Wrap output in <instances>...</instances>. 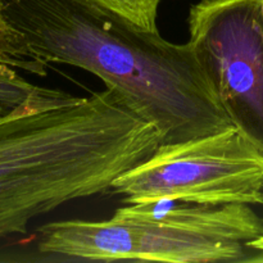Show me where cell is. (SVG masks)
Instances as JSON below:
<instances>
[{"label":"cell","instance_id":"cell-1","mask_svg":"<svg viewBox=\"0 0 263 263\" xmlns=\"http://www.w3.org/2000/svg\"><path fill=\"white\" fill-rule=\"evenodd\" d=\"M8 21L45 63L79 67L177 143L233 127L197 51L92 0H3Z\"/></svg>","mask_w":263,"mask_h":263},{"label":"cell","instance_id":"cell-8","mask_svg":"<svg viewBox=\"0 0 263 263\" xmlns=\"http://www.w3.org/2000/svg\"><path fill=\"white\" fill-rule=\"evenodd\" d=\"M261 243H263V234L261 236H259V238H257V239H254L253 241H251V243L248 244V247L249 248H251V247H253V246H256V244H261Z\"/></svg>","mask_w":263,"mask_h":263},{"label":"cell","instance_id":"cell-4","mask_svg":"<svg viewBox=\"0 0 263 263\" xmlns=\"http://www.w3.org/2000/svg\"><path fill=\"white\" fill-rule=\"evenodd\" d=\"M187 26L223 110L263 153L262 0H200Z\"/></svg>","mask_w":263,"mask_h":263},{"label":"cell","instance_id":"cell-6","mask_svg":"<svg viewBox=\"0 0 263 263\" xmlns=\"http://www.w3.org/2000/svg\"><path fill=\"white\" fill-rule=\"evenodd\" d=\"M0 63L39 76H45L49 67L32 50L25 36L8 21L3 0H0Z\"/></svg>","mask_w":263,"mask_h":263},{"label":"cell","instance_id":"cell-3","mask_svg":"<svg viewBox=\"0 0 263 263\" xmlns=\"http://www.w3.org/2000/svg\"><path fill=\"white\" fill-rule=\"evenodd\" d=\"M123 203L176 198L263 207V153L238 128L162 143L146 161L121 175L109 190Z\"/></svg>","mask_w":263,"mask_h":263},{"label":"cell","instance_id":"cell-9","mask_svg":"<svg viewBox=\"0 0 263 263\" xmlns=\"http://www.w3.org/2000/svg\"><path fill=\"white\" fill-rule=\"evenodd\" d=\"M262 15H263V0H262Z\"/></svg>","mask_w":263,"mask_h":263},{"label":"cell","instance_id":"cell-7","mask_svg":"<svg viewBox=\"0 0 263 263\" xmlns=\"http://www.w3.org/2000/svg\"><path fill=\"white\" fill-rule=\"evenodd\" d=\"M143 30L158 32L157 14L162 0H92Z\"/></svg>","mask_w":263,"mask_h":263},{"label":"cell","instance_id":"cell-2","mask_svg":"<svg viewBox=\"0 0 263 263\" xmlns=\"http://www.w3.org/2000/svg\"><path fill=\"white\" fill-rule=\"evenodd\" d=\"M159 145L151 122L117 91L0 118V239L59 205L109 192Z\"/></svg>","mask_w":263,"mask_h":263},{"label":"cell","instance_id":"cell-5","mask_svg":"<svg viewBox=\"0 0 263 263\" xmlns=\"http://www.w3.org/2000/svg\"><path fill=\"white\" fill-rule=\"evenodd\" d=\"M41 253L90 261L208 263L246 261L247 244L164 221L113 215L110 220H68L39 229Z\"/></svg>","mask_w":263,"mask_h":263}]
</instances>
